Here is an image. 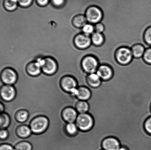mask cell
<instances>
[{
	"label": "cell",
	"mask_w": 151,
	"mask_h": 150,
	"mask_svg": "<svg viewBox=\"0 0 151 150\" xmlns=\"http://www.w3.org/2000/svg\"><path fill=\"white\" fill-rule=\"evenodd\" d=\"M100 65L97 59L92 55L86 56L81 62V67L87 75L96 73Z\"/></svg>",
	"instance_id": "obj_1"
},
{
	"label": "cell",
	"mask_w": 151,
	"mask_h": 150,
	"mask_svg": "<svg viewBox=\"0 0 151 150\" xmlns=\"http://www.w3.org/2000/svg\"><path fill=\"white\" fill-rule=\"evenodd\" d=\"M49 124V121L46 117L40 116L35 117L31 121L29 126L32 133L40 134L47 130Z\"/></svg>",
	"instance_id": "obj_2"
},
{
	"label": "cell",
	"mask_w": 151,
	"mask_h": 150,
	"mask_svg": "<svg viewBox=\"0 0 151 150\" xmlns=\"http://www.w3.org/2000/svg\"><path fill=\"white\" fill-rule=\"evenodd\" d=\"M60 85L62 89L65 92L76 97L78 84L74 76L68 75L63 76L60 79Z\"/></svg>",
	"instance_id": "obj_3"
},
{
	"label": "cell",
	"mask_w": 151,
	"mask_h": 150,
	"mask_svg": "<svg viewBox=\"0 0 151 150\" xmlns=\"http://www.w3.org/2000/svg\"><path fill=\"white\" fill-rule=\"evenodd\" d=\"M75 123L78 130L83 132L88 131L94 126V119L88 113L78 114Z\"/></svg>",
	"instance_id": "obj_4"
},
{
	"label": "cell",
	"mask_w": 151,
	"mask_h": 150,
	"mask_svg": "<svg viewBox=\"0 0 151 150\" xmlns=\"http://www.w3.org/2000/svg\"><path fill=\"white\" fill-rule=\"evenodd\" d=\"M115 57L118 63L122 65L129 64L134 58L131 48L125 46L120 47L117 49Z\"/></svg>",
	"instance_id": "obj_5"
},
{
	"label": "cell",
	"mask_w": 151,
	"mask_h": 150,
	"mask_svg": "<svg viewBox=\"0 0 151 150\" xmlns=\"http://www.w3.org/2000/svg\"><path fill=\"white\" fill-rule=\"evenodd\" d=\"M85 15L88 23L94 25L101 22L103 17L101 9L94 6H91L87 9Z\"/></svg>",
	"instance_id": "obj_6"
},
{
	"label": "cell",
	"mask_w": 151,
	"mask_h": 150,
	"mask_svg": "<svg viewBox=\"0 0 151 150\" xmlns=\"http://www.w3.org/2000/svg\"><path fill=\"white\" fill-rule=\"evenodd\" d=\"M1 78L4 85H14L17 82L18 75L13 69L7 68L1 72Z\"/></svg>",
	"instance_id": "obj_7"
},
{
	"label": "cell",
	"mask_w": 151,
	"mask_h": 150,
	"mask_svg": "<svg viewBox=\"0 0 151 150\" xmlns=\"http://www.w3.org/2000/svg\"><path fill=\"white\" fill-rule=\"evenodd\" d=\"M75 46L79 50H85L89 48L92 44L91 36H87L82 33L77 34L73 39Z\"/></svg>",
	"instance_id": "obj_8"
},
{
	"label": "cell",
	"mask_w": 151,
	"mask_h": 150,
	"mask_svg": "<svg viewBox=\"0 0 151 150\" xmlns=\"http://www.w3.org/2000/svg\"><path fill=\"white\" fill-rule=\"evenodd\" d=\"M41 69L44 74L48 76L53 75L57 73L58 70L57 62L51 57H45L44 58Z\"/></svg>",
	"instance_id": "obj_9"
},
{
	"label": "cell",
	"mask_w": 151,
	"mask_h": 150,
	"mask_svg": "<svg viewBox=\"0 0 151 150\" xmlns=\"http://www.w3.org/2000/svg\"><path fill=\"white\" fill-rule=\"evenodd\" d=\"M1 99L6 102H10L15 98L16 91L13 85H4L1 86Z\"/></svg>",
	"instance_id": "obj_10"
},
{
	"label": "cell",
	"mask_w": 151,
	"mask_h": 150,
	"mask_svg": "<svg viewBox=\"0 0 151 150\" xmlns=\"http://www.w3.org/2000/svg\"><path fill=\"white\" fill-rule=\"evenodd\" d=\"M96 73L103 81H107L112 78L113 70L110 66L106 64L100 65Z\"/></svg>",
	"instance_id": "obj_11"
},
{
	"label": "cell",
	"mask_w": 151,
	"mask_h": 150,
	"mask_svg": "<svg viewBox=\"0 0 151 150\" xmlns=\"http://www.w3.org/2000/svg\"><path fill=\"white\" fill-rule=\"evenodd\" d=\"M102 147L104 150H118L121 147L119 141L116 138L109 137L102 142Z\"/></svg>",
	"instance_id": "obj_12"
},
{
	"label": "cell",
	"mask_w": 151,
	"mask_h": 150,
	"mask_svg": "<svg viewBox=\"0 0 151 150\" xmlns=\"http://www.w3.org/2000/svg\"><path fill=\"white\" fill-rule=\"evenodd\" d=\"M78 114L75 108L71 107H67L63 110L62 117L67 123H75Z\"/></svg>",
	"instance_id": "obj_13"
},
{
	"label": "cell",
	"mask_w": 151,
	"mask_h": 150,
	"mask_svg": "<svg viewBox=\"0 0 151 150\" xmlns=\"http://www.w3.org/2000/svg\"><path fill=\"white\" fill-rule=\"evenodd\" d=\"M26 71L28 75L34 77L39 76L42 72L40 66L35 61L32 62L27 65Z\"/></svg>",
	"instance_id": "obj_14"
},
{
	"label": "cell",
	"mask_w": 151,
	"mask_h": 150,
	"mask_svg": "<svg viewBox=\"0 0 151 150\" xmlns=\"http://www.w3.org/2000/svg\"><path fill=\"white\" fill-rule=\"evenodd\" d=\"M91 96V92L90 89L87 87H78L76 97L81 101H87Z\"/></svg>",
	"instance_id": "obj_15"
},
{
	"label": "cell",
	"mask_w": 151,
	"mask_h": 150,
	"mask_svg": "<svg viewBox=\"0 0 151 150\" xmlns=\"http://www.w3.org/2000/svg\"><path fill=\"white\" fill-rule=\"evenodd\" d=\"M87 84L90 87L97 88L101 85L102 80L96 73L88 74L86 76Z\"/></svg>",
	"instance_id": "obj_16"
},
{
	"label": "cell",
	"mask_w": 151,
	"mask_h": 150,
	"mask_svg": "<svg viewBox=\"0 0 151 150\" xmlns=\"http://www.w3.org/2000/svg\"><path fill=\"white\" fill-rule=\"evenodd\" d=\"M16 135L21 139H26L29 137L32 132L29 126L25 124L20 125L16 129Z\"/></svg>",
	"instance_id": "obj_17"
},
{
	"label": "cell",
	"mask_w": 151,
	"mask_h": 150,
	"mask_svg": "<svg viewBox=\"0 0 151 150\" xmlns=\"http://www.w3.org/2000/svg\"><path fill=\"white\" fill-rule=\"evenodd\" d=\"M85 14H78L73 17L72 20V23L74 26L77 28L81 29L88 23Z\"/></svg>",
	"instance_id": "obj_18"
},
{
	"label": "cell",
	"mask_w": 151,
	"mask_h": 150,
	"mask_svg": "<svg viewBox=\"0 0 151 150\" xmlns=\"http://www.w3.org/2000/svg\"><path fill=\"white\" fill-rule=\"evenodd\" d=\"M146 49L144 45L141 44H135L131 48L134 58H137L143 57Z\"/></svg>",
	"instance_id": "obj_19"
},
{
	"label": "cell",
	"mask_w": 151,
	"mask_h": 150,
	"mask_svg": "<svg viewBox=\"0 0 151 150\" xmlns=\"http://www.w3.org/2000/svg\"><path fill=\"white\" fill-rule=\"evenodd\" d=\"M92 43L96 46H99L104 43L105 38L103 33L94 32L91 36Z\"/></svg>",
	"instance_id": "obj_20"
},
{
	"label": "cell",
	"mask_w": 151,
	"mask_h": 150,
	"mask_svg": "<svg viewBox=\"0 0 151 150\" xmlns=\"http://www.w3.org/2000/svg\"><path fill=\"white\" fill-rule=\"evenodd\" d=\"M89 105L87 101L79 100L76 105L75 109L79 114H86L88 112Z\"/></svg>",
	"instance_id": "obj_21"
},
{
	"label": "cell",
	"mask_w": 151,
	"mask_h": 150,
	"mask_svg": "<svg viewBox=\"0 0 151 150\" xmlns=\"http://www.w3.org/2000/svg\"><path fill=\"white\" fill-rule=\"evenodd\" d=\"M11 123L10 116L5 112L1 113L0 116V128L1 129H7Z\"/></svg>",
	"instance_id": "obj_22"
},
{
	"label": "cell",
	"mask_w": 151,
	"mask_h": 150,
	"mask_svg": "<svg viewBox=\"0 0 151 150\" xmlns=\"http://www.w3.org/2000/svg\"><path fill=\"white\" fill-rule=\"evenodd\" d=\"M14 148L15 150H32V146L30 142L22 141L16 144Z\"/></svg>",
	"instance_id": "obj_23"
},
{
	"label": "cell",
	"mask_w": 151,
	"mask_h": 150,
	"mask_svg": "<svg viewBox=\"0 0 151 150\" xmlns=\"http://www.w3.org/2000/svg\"><path fill=\"white\" fill-rule=\"evenodd\" d=\"M65 128L68 134L71 136H75L79 130L75 123H68Z\"/></svg>",
	"instance_id": "obj_24"
},
{
	"label": "cell",
	"mask_w": 151,
	"mask_h": 150,
	"mask_svg": "<svg viewBox=\"0 0 151 150\" xmlns=\"http://www.w3.org/2000/svg\"><path fill=\"white\" fill-rule=\"evenodd\" d=\"M81 32L87 36H91L95 31L94 26V24L89 23H87L82 28Z\"/></svg>",
	"instance_id": "obj_25"
},
{
	"label": "cell",
	"mask_w": 151,
	"mask_h": 150,
	"mask_svg": "<svg viewBox=\"0 0 151 150\" xmlns=\"http://www.w3.org/2000/svg\"><path fill=\"white\" fill-rule=\"evenodd\" d=\"M4 4L6 9L10 11H14L17 6V3L12 0H4Z\"/></svg>",
	"instance_id": "obj_26"
},
{
	"label": "cell",
	"mask_w": 151,
	"mask_h": 150,
	"mask_svg": "<svg viewBox=\"0 0 151 150\" xmlns=\"http://www.w3.org/2000/svg\"><path fill=\"white\" fill-rule=\"evenodd\" d=\"M144 39L146 43L151 48V26L145 31Z\"/></svg>",
	"instance_id": "obj_27"
},
{
	"label": "cell",
	"mask_w": 151,
	"mask_h": 150,
	"mask_svg": "<svg viewBox=\"0 0 151 150\" xmlns=\"http://www.w3.org/2000/svg\"><path fill=\"white\" fill-rule=\"evenodd\" d=\"M143 58L145 62L151 64V48H146Z\"/></svg>",
	"instance_id": "obj_28"
},
{
	"label": "cell",
	"mask_w": 151,
	"mask_h": 150,
	"mask_svg": "<svg viewBox=\"0 0 151 150\" xmlns=\"http://www.w3.org/2000/svg\"><path fill=\"white\" fill-rule=\"evenodd\" d=\"M95 31L98 33H103L104 31L105 27L104 25L101 22L94 24Z\"/></svg>",
	"instance_id": "obj_29"
},
{
	"label": "cell",
	"mask_w": 151,
	"mask_h": 150,
	"mask_svg": "<svg viewBox=\"0 0 151 150\" xmlns=\"http://www.w3.org/2000/svg\"><path fill=\"white\" fill-rule=\"evenodd\" d=\"M144 127L146 132L151 135V117L148 118L145 122Z\"/></svg>",
	"instance_id": "obj_30"
},
{
	"label": "cell",
	"mask_w": 151,
	"mask_h": 150,
	"mask_svg": "<svg viewBox=\"0 0 151 150\" xmlns=\"http://www.w3.org/2000/svg\"><path fill=\"white\" fill-rule=\"evenodd\" d=\"M9 132L7 129H1L0 132V138L1 140H5L8 138Z\"/></svg>",
	"instance_id": "obj_31"
},
{
	"label": "cell",
	"mask_w": 151,
	"mask_h": 150,
	"mask_svg": "<svg viewBox=\"0 0 151 150\" xmlns=\"http://www.w3.org/2000/svg\"><path fill=\"white\" fill-rule=\"evenodd\" d=\"M32 0H19L18 4L21 6L27 7L32 4Z\"/></svg>",
	"instance_id": "obj_32"
},
{
	"label": "cell",
	"mask_w": 151,
	"mask_h": 150,
	"mask_svg": "<svg viewBox=\"0 0 151 150\" xmlns=\"http://www.w3.org/2000/svg\"><path fill=\"white\" fill-rule=\"evenodd\" d=\"M0 150H15L14 148L11 145L8 144H1Z\"/></svg>",
	"instance_id": "obj_33"
},
{
	"label": "cell",
	"mask_w": 151,
	"mask_h": 150,
	"mask_svg": "<svg viewBox=\"0 0 151 150\" xmlns=\"http://www.w3.org/2000/svg\"><path fill=\"white\" fill-rule=\"evenodd\" d=\"M52 1L54 6L60 7L63 5L64 4L65 0H52Z\"/></svg>",
	"instance_id": "obj_34"
},
{
	"label": "cell",
	"mask_w": 151,
	"mask_h": 150,
	"mask_svg": "<svg viewBox=\"0 0 151 150\" xmlns=\"http://www.w3.org/2000/svg\"><path fill=\"white\" fill-rule=\"evenodd\" d=\"M37 2L39 6H44L48 4L49 0H37Z\"/></svg>",
	"instance_id": "obj_35"
},
{
	"label": "cell",
	"mask_w": 151,
	"mask_h": 150,
	"mask_svg": "<svg viewBox=\"0 0 151 150\" xmlns=\"http://www.w3.org/2000/svg\"><path fill=\"white\" fill-rule=\"evenodd\" d=\"M4 109H5L4 105L2 102H1L0 103V111H1V113L4 112Z\"/></svg>",
	"instance_id": "obj_36"
},
{
	"label": "cell",
	"mask_w": 151,
	"mask_h": 150,
	"mask_svg": "<svg viewBox=\"0 0 151 150\" xmlns=\"http://www.w3.org/2000/svg\"><path fill=\"white\" fill-rule=\"evenodd\" d=\"M118 150H128L127 148L125 147L121 146L119 149Z\"/></svg>",
	"instance_id": "obj_37"
},
{
	"label": "cell",
	"mask_w": 151,
	"mask_h": 150,
	"mask_svg": "<svg viewBox=\"0 0 151 150\" xmlns=\"http://www.w3.org/2000/svg\"><path fill=\"white\" fill-rule=\"evenodd\" d=\"M122 3H123V2H122ZM125 4H126V3H125ZM130 5H131V4H130ZM136 8H137V7H136ZM138 10H140H140H139V9H138ZM141 11V12H142L141 11ZM142 12V13H143V14H144L145 15V16H146V17H147V18H149V20H150V21H151V20H150V19H149V18H148V17H147V16H146V15H145V14H144V13H143V12ZM150 47H149V48H150Z\"/></svg>",
	"instance_id": "obj_38"
},
{
	"label": "cell",
	"mask_w": 151,
	"mask_h": 150,
	"mask_svg": "<svg viewBox=\"0 0 151 150\" xmlns=\"http://www.w3.org/2000/svg\"><path fill=\"white\" fill-rule=\"evenodd\" d=\"M12 1H14V2H16V3H18V2L19 0H12Z\"/></svg>",
	"instance_id": "obj_39"
},
{
	"label": "cell",
	"mask_w": 151,
	"mask_h": 150,
	"mask_svg": "<svg viewBox=\"0 0 151 150\" xmlns=\"http://www.w3.org/2000/svg\"><path fill=\"white\" fill-rule=\"evenodd\" d=\"M101 150H104V149H102Z\"/></svg>",
	"instance_id": "obj_40"
},
{
	"label": "cell",
	"mask_w": 151,
	"mask_h": 150,
	"mask_svg": "<svg viewBox=\"0 0 151 150\" xmlns=\"http://www.w3.org/2000/svg\"></svg>",
	"instance_id": "obj_41"
}]
</instances>
